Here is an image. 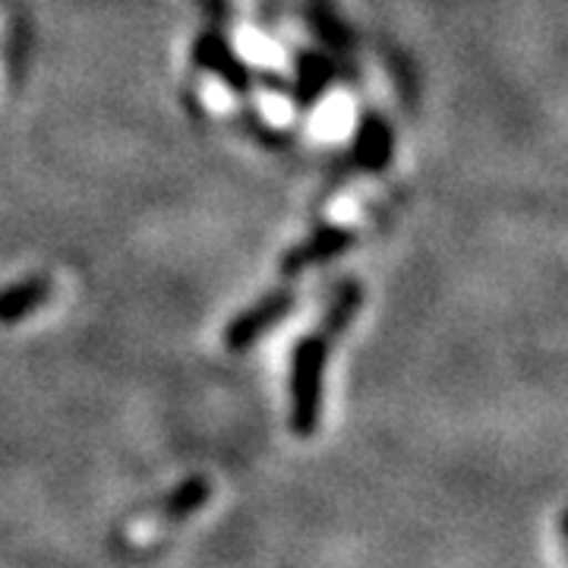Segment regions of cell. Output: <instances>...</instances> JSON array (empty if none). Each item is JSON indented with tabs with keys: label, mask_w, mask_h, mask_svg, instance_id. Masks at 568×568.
<instances>
[{
	"label": "cell",
	"mask_w": 568,
	"mask_h": 568,
	"mask_svg": "<svg viewBox=\"0 0 568 568\" xmlns=\"http://www.w3.org/2000/svg\"><path fill=\"white\" fill-rule=\"evenodd\" d=\"M325 357H328L325 332L301 338L291 354V426L297 436H313L320 426Z\"/></svg>",
	"instance_id": "6da1fadb"
},
{
	"label": "cell",
	"mask_w": 568,
	"mask_h": 568,
	"mask_svg": "<svg viewBox=\"0 0 568 568\" xmlns=\"http://www.w3.org/2000/svg\"><path fill=\"white\" fill-rule=\"evenodd\" d=\"M559 537H562V556H566L568 568V511H562V518H559Z\"/></svg>",
	"instance_id": "52a82bcc"
},
{
	"label": "cell",
	"mask_w": 568,
	"mask_h": 568,
	"mask_svg": "<svg viewBox=\"0 0 568 568\" xmlns=\"http://www.w3.org/2000/svg\"><path fill=\"white\" fill-rule=\"evenodd\" d=\"M392 152V140H388V130L379 121H366L361 130V162L369 168H383V162Z\"/></svg>",
	"instance_id": "8992f818"
},
{
	"label": "cell",
	"mask_w": 568,
	"mask_h": 568,
	"mask_svg": "<svg viewBox=\"0 0 568 568\" xmlns=\"http://www.w3.org/2000/svg\"><path fill=\"white\" fill-rule=\"evenodd\" d=\"M51 297L48 278H26L0 294V323H20Z\"/></svg>",
	"instance_id": "5b68a950"
},
{
	"label": "cell",
	"mask_w": 568,
	"mask_h": 568,
	"mask_svg": "<svg viewBox=\"0 0 568 568\" xmlns=\"http://www.w3.org/2000/svg\"><path fill=\"white\" fill-rule=\"evenodd\" d=\"M291 306H294V294H287V291L268 294L260 304L250 306L246 313H241L234 323L227 325V332H224L227 351H246L250 345H256L268 328L282 323Z\"/></svg>",
	"instance_id": "3957f363"
},
{
	"label": "cell",
	"mask_w": 568,
	"mask_h": 568,
	"mask_svg": "<svg viewBox=\"0 0 568 568\" xmlns=\"http://www.w3.org/2000/svg\"><path fill=\"white\" fill-rule=\"evenodd\" d=\"M209 496H212V487H209V480H203V477L183 484L159 511L140 518V521L130 528V537H133L136 544H152L155 537H162L164 530H171L174 525L186 521L190 515H196V511L209 503Z\"/></svg>",
	"instance_id": "7a4b0ae2"
},
{
	"label": "cell",
	"mask_w": 568,
	"mask_h": 568,
	"mask_svg": "<svg viewBox=\"0 0 568 568\" xmlns=\"http://www.w3.org/2000/svg\"><path fill=\"white\" fill-rule=\"evenodd\" d=\"M351 244H354V234H351V231H338V227L320 231L316 237H310L306 244L294 246V250L284 256L282 272L284 275H297V272H304V268H310V265L325 263V260H332V256L345 253Z\"/></svg>",
	"instance_id": "277c9868"
}]
</instances>
